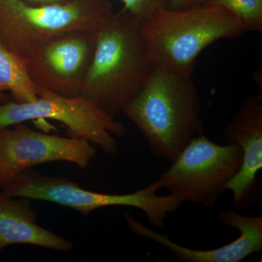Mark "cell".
I'll use <instances>...</instances> for the list:
<instances>
[{"mask_svg":"<svg viewBox=\"0 0 262 262\" xmlns=\"http://www.w3.org/2000/svg\"><path fill=\"white\" fill-rule=\"evenodd\" d=\"M26 3L30 5H46L53 4H63V3H70L73 0H23Z\"/></svg>","mask_w":262,"mask_h":262,"instance_id":"16","label":"cell"},{"mask_svg":"<svg viewBox=\"0 0 262 262\" xmlns=\"http://www.w3.org/2000/svg\"><path fill=\"white\" fill-rule=\"evenodd\" d=\"M96 32L71 33L50 41L24 60L36 89L80 96L96 47Z\"/></svg>","mask_w":262,"mask_h":262,"instance_id":"9","label":"cell"},{"mask_svg":"<svg viewBox=\"0 0 262 262\" xmlns=\"http://www.w3.org/2000/svg\"><path fill=\"white\" fill-rule=\"evenodd\" d=\"M10 198L0 193V252L10 245L28 244L57 251L73 248L70 239L38 225L32 200Z\"/></svg>","mask_w":262,"mask_h":262,"instance_id":"12","label":"cell"},{"mask_svg":"<svg viewBox=\"0 0 262 262\" xmlns=\"http://www.w3.org/2000/svg\"><path fill=\"white\" fill-rule=\"evenodd\" d=\"M37 91L39 98L34 102L0 103V127L51 119L64 124L72 136L86 139L106 154L118 152L117 137H123L126 128L115 116L82 96H61L42 89Z\"/></svg>","mask_w":262,"mask_h":262,"instance_id":"7","label":"cell"},{"mask_svg":"<svg viewBox=\"0 0 262 262\" xmlns=\"http://www.w3.org/2000/svg\"><path fill=\"white\" fill-rule=\"evenodd\" d=\"M113 14L106 0H73L39 6L23 0H0V42L25 60L56 38L96 32Z\"/></svg>","mask_w":262,"mask_h":262,"instance_id":"4","label":"cell"},{"mask_svg":"<svg viewBox=\"0 0 262 262\" xmlns=\"http://www.w3.org/2000/svg\"><path fill=\"white\" fill-rule=\"evenodd\" d=\"M155 156L173 162L203 134L201 102L191 75L155 67L145 85L122 110Z\"/></svg>","mask_w":262,"mask_h":262,"instance_id":"2","label":"cell"},{"mask_svg":"<svg viewBox=\"0 0 262 262\" xmlns=\"http://www.w3.org/2000/svg\"><path fill=\"white\" fill-rule=\"evenodd\" d=\"M131 232L151 239L168 250L176 259L184 262H239L253 253L262 251V217L248 216L236 210L222 211L218 220L223 225L237 229L239 236L235 241L218 248L192 249L176 244L168 235L152 230L124 213Z\"/></svg>","mask_w":262,"mask_h":262,"instance_id":"11","label":"cell"},{"mask_svg":"<svg viewBox=\"0 0 262 262\" xmlns=\"http://www.w3.org/2000/svg\"><path fill=\"white\" fill-rule=\"evenodd\" d=\"M243 163L236 144L220 145L201 134L193 138L160 179L170 194L212 208L227 190Z\"/></svg>","mask_w":262,"mask_h":262,"instance_id":"6","label":"cell"},{"mask_svg":"<svg viewBox=\"0 0 262 262\" xmlns=\"http://www.w3.org/2000/svg\"><path fill=\"white\" fill-rule=\"evenodd\" d=\"M188 4L190 3H192V2L195 1V0H187Z\"/></svg>","mask_w":262,"mask_h":262,"instance_id":"18","label":"cell"},{"mask_svg":"<svg viewBox=\"0 0 262 262\" xmlns=\"http://www.w3.org/2000/svg\"><path fill=\"white\" fill-rule=\"evenodd\" d=\"M168 3L170 4L171 8H185V5H187V0H168Z\"/></svg>","mask_w":262,"mask_h":262,"instance_id":"17","label":"cell"},{"mask_svg":"<svg viewBox=\"0 0 262 262\" xmlns=\"http://www.w3.org/2000/svg\"><path fill=\"white\" fill-rule=\"evenodd\" d=\"M223 138L227 144H236L243 151V163L227 185L233 194L235 210L244 211L258 199L257 173L262 168V97L248 96L226 125Z\"/></svg>","mask_w":262,"mask_h":262,"instance_id":"10","label":"cell"},{"mask_svg":"<svg viewBox=\"0 0 262 262\" xmlns=\"http://www.w3.org/2000/svg\"><path fill=\"white\" fill-rule=\"evenodd\" d=\"M216 5L239 19L248 31L262 30V0H204Z\"/></svg>","mask_w":262,"mask_h":262,"instance_id":"14","label":"cell"},{"mask_svg":"<svg viewBox=\"0 0 262 262\" xmlns=\"http://www.w3.org/2000/svg\"><path fill=\"white\" fill-rule=\"evenodd\" d=\"M0 187L2 193L10 198L51 202L85 215L104 207H134L144 211L150 225L159 229L165 228L168 215L178 211L183 203L173 194L158 195L163 188L160 179L130 194H110L87 190L63 177H48L29 168Z\"/></svg>","mask_w":262,"mask_h":262,"instance_id":"5","label":"cell"},{"mask_svg":"<svg viewBox=\"0 0 262 262\" xmlns=\"http://www.w3.org/2000/svg\"><path fill=\"white\" fill-rule=\"evenodd\" d=\"M155 68L140 22L122 10L98 29L80 96L115 116L140 93Z\"/></svg>","mask_w":262,"mask_h":262,"instance_id":"1","label":"cell"},{"mask_svg":"<svg viewBox=\"0 0 262 262\" xmlns=\"http://www.w3.org/2000/svg\"><path fill=\"white\" fill-rule=\"evenodd\" d=\"M96 153V146L82 138L49 135L22 123L0 127V186L39 164L66 161L86 168Z\"/></svg>","mask_w":262,"mask_h":262,"instance_id":"8","label":"cell"},{"mask_svg":"<svg viewBox=\"0 0 262 262\" xmlns=\"http://www.w3.org/2000/svg\"><path fill=\"white\" fill-rule=\"evenodd\" d=\"M141 32L155 67L191 75L196 58L215 41L247 32L234 15L216 5L164 8L144 23Z\"/></svg>","mask_w":262,"mask_h":262,"instance_id":"3","label":"cell"},{"mask_svg":"<svg viewBox=\"0 0 262 262\" xmlns=\"http://www.w3.org/2000/svg\"><path fill=\"white\" fill-rule=\"evenodd\" d=\"M9 92L13 101L31 103L37 101V89L31 80L24 60L0 42V102H6L5 93Z\"/></svg>","mask_w":262,"mask_h":262,"instance_id":"13","label":"cell"},{"mask_svg":"<svg viewBox=\"0 0 262 262\" xmlns=\"http://www.w3.org/2000/svg\"><path fill=\"white\" fill-rule=\"evenodd\" d=\"M123 11L144 23L156 12L164 8H170L168 0H121Z\"/></svg>","mask_w":262,"mask_h":262,"instance_id":"15","label":"cell"}]
</instances>
